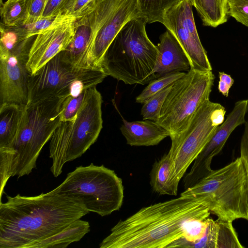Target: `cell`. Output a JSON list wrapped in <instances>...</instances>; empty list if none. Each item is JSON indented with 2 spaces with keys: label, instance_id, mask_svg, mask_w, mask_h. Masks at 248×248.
<instances>
[{
  "label": "cell",
  "instance_id": "1",
  "mask_svg": "<svg viewBox=\"0 0 248 248\" xmlns=\"http://www.w3.org/2000/svg\"><path fill=\"white\" fill-rule=\"evenodd\" d=\"M0 203V248H31L88 212L52 190L35 196H6Z\"/></svg>",
  "mask_w": 248,
  "mask_h": 248
},
{
  "label": "cell",
  "instance_id": "2",
  "mask_svg": "<svg viewBox=\"0 0 248 248\" xmlns=\"http://www.w3.org/2000/svg\"><path fill=\"white\" fill-rule=\"evenodd\" d=\"M208 208L184 196L144 207L120 220L100 248H167L183 238L187 224L209 218Z\"/></svg>",
  "mask_w": 248,
  "mask_h": 248
},
{
  "label": "cell",
  "instance_id": "3",
  "mask_svg": "<svg viewBox=\"0 0 248 248\" xmlns=\"http://www.w3.org/2000/svg\"><path fill=\"white\" fill-rule=\"evenodd\" d=\"M146 20L141 17L128 21L107 49L101 68L126 84L145 85L155 79L154 70L158 50L148 38Z\"/></svg>",
  "mask_w": 248,
  "mask_h": 248
},
{
  "label": "cell",
  "instance_id": "4",
  "mask_svg": "<svg viewBox=\"0 0 248 248\" xmlns=\"http://www.w3.org/2000/svg\"><path fill=\"white\" fill-rule=\"evenodd\" d=\"M65 97L46 99L27 106L13 146L11 148H0V159L6 164L10 177L29 175L36 168L43 147L61 122Z\"/></svg>",
  "mask_w": 248,
  "mask_h": 248
},
{
  "label": "cell",
  "instance_id": "5",
  "mask_svg": "<svg viewBox=\"0 0 248 248\" xmlns=\"http://www.w3.org/2000/svg\"><path fill=\"white\" fill-rule=\"evenodd\" d=\"M181 196L196 200L224 220H248V180L241 156L185 190Z\"/></svg>",
  "mask_w": 248,
  "mask_h": 248
},
{
  "label": "cell",
  "instance_id": "6",
  "mask_svg": "<svg viewBox=\"0 0 248 248\" xmlns=\"http://www.w3.org/2000/svg\"><path fill=\"white\" fill-rule=\"evenodd\" d=\"M52 191L75 200L88 213L102 217L119 210L124 197L122 180L115 171L93 163L77 167Z\"/></svg>",
  "mask_w": 248,
  "mask_h": 248
},
{
  "label": "cell",
  "instance_id": "7",
  "mask_svg": "<svg viewBox=\"0 0 248 248\" xmlns=\"http://www.w3.org/2000/svg\"><path fill=\"white\" fill-rule=\"evenodd\" d=\"M137 17V0H97L77 19L76 30L89 40L90 68L102 70L103 59L114 39L128 21Z\"/></svg>",
  "mask_w": 248,
  "mask_h": 248
},
{
  "label": "cell",
  "instance_id": "8",
  "mask_svg": "<svg viewBox=\"0 0 248 248\" xmlns=\"http://www.w3.org/2000/svg\"><path fill=\"white\" fill-rule=\"evenodd\" d=\"M107 75L101 70L76 67L61 52L29 77L28 105L41 100L77 96L102 82Z\"/></svg>",
  "mask_w": 248,
  "mask_h": 248
},
{
  "label": "cell",
  "instance_id": "9",
  "mask_svg": "<svg viewBox=\"0 0 248 248\" xmlns=\"http://www.w3.org/2000/svg\"><path fill=\"white\" fill-rule=\"evenodd\" d=\"M225 114L223 106L209 100L180 133L170 138L171 144L168 152L172 161L170 181L176 191L188 168L224 122Z\"/></svg>",
  "mask_w": 248,
  "mask_h": 248
},
{
  "label": "cell",
  "instance_id": "10",
  "mask_svg": "<svg viewBox=\"0 0 248 248\" xmlns=\"http://www.w3.org/2000/svg\"><path fill=\"white\" fill-rule=\"evenodd\" d=\"M212 71L191 68L172 84L156 122L168 131L170 138L180 133L207 101L214 84Z\"/></svg>",
  "mask_w": 248,
  "mask_h": 248
},
{
  "label": "cell",
  "instance_id": "11",
  "mask_svg": "<svg viewBox=\"0 0 248 248\" xmlns=\"http://www.w3.org/2000/svg\"><path fill=\"white\" fill-rule=\"evenodd\" d=\"M102 98L96 86L85 91L73 122L65 156L67 163L81 156L97 140L103 127Z\"/></svg>",
  "mask_w": 248,
  "mask_h": 248
},
{
  "label": "cell",
  "instance_id": "12",
  "mask_svg": "<svg viewBox=\"0 0 248 248\" xmlns=\"http://www.w3.org/2000/svg\"><path fill=\"white\" fill-rule=\"evenodd\" d=\"M162 24L174 36L185 51L190 62L191 68L212 71L207 52L197 32L192 6L187 0H182L169 9Z\"/></svg>",
  "mask_w": 248,
  "mask_h": 248
},
{
  "label": "cell",
  "instance_id": "13",
  "mask_svg": "<svg viewBox=\"0 0 248 248\" xmlns=\"http://www.w3.org/2000/svg\"><path fill=\"white\" fill-rule=\"evenodd\" d=\"M75 21L61 23L36 35L31 45L26 63L30 74L35 73L67 47L75 35Z\"/></svg>",
  "mask_w": 248,
  "mask_h": 248
},
{
  "label": "cell",
  "instance_id": "14",
  "mask_svg": "<svg viewBox=\"0 0 248 248\" xmlns=\"http://www.w3.org/2000/svg\"><path fill=\"white\" fill-rule=\"evenodd\" d=\"M30 73L26 64L0 46V106H27Z\"/></svg>",
  "mask_w": 248,
  "mask_h": 248
},
{
  "label": "cell",
  "instance_id": "15",
  "mask_svg": "<svg viewBox=\"0 0 248 248\" xmlns=\"http://www.w3.org/2000/svg\"><path fill=\"white\" fill-rule=\"evenodd\" d=\"M159 39L154 70L155 78L172 72L189 71L191 68L189 59L174 36L167 30Z\"/></svg>",
  "mask_w": 248,
  "mask_h": 248
},
{
  "label": "cell",
  "instance_id": "16",
  "mask_svg": "<svg viewBox=\"0 0 248 248\" xmlns=\"http://www.w3.org/2000/svg\"><path fill=\"white\" fill-rule=\"evenodd\" d=\"M248 109V99L235 103L232 111L224 122L217 126L212 138L201 151L204 158L212 160L221 152L233 131L237 126L245 123Z\"/></svg>",
  "mask_w": 248,
  "mask_h": 248
},
{
  "label": "cell",
  "instance_id": "17",
  "mask_svg": "<svg viewBox=\"0 0 248 248\" xmlns=\"http://www.w3.org/2000/svg\"><path fill=\"white\" fill-rule=\"evenodd\" d=\"M123 122L120 130L126 143L132 146L156 145L170 136L168 131L151 120L128 122L123 119Z\"/></svg>",
  "mask_w": 248,
  "mask_h": 248
},
{
  "label": "cell",
  "instance_id": "18",
  "mask_svg": "<svg viewBox=\"0 0 248 248\" xmlns=\"http://www.w3.org/2000/svg\"><path fill=\"white\" fill-rule=\"evenodd\" d=\"M232 221L210 218L205 236L192 248H243Z\"/></svg>",
  "mask_w": 248,
  "mask_h": 248
},
{
  "label": "cell",
  "instance_id": "19",
  "mask_svg": "<svg viewBox=\"0 0 248 248\" xmlns=\"http://www.w3.org/2000/svg\"><path fill=\"white\" fill-rule=\"evenodd\" d=\"M27 106L16 104L0 106V148L13 146L22 126Z\"/></svg>",
  "mask_w": 248,
  "mask_h": 248
},
{
  "label": "cell",
  "instance_id": "20",
  "mask_svg": "<svg viewBox=\"0 0 248 248\" xmlns=\"http://www.w3.org/2000/svg\"><path fill=\"white\" fill-rule=\"evenodd\" d=\"M73 122H61L50 139L49 157L52 160L50 170L56 177L62 172Z\"/></svg>",
  "mask_w": 248,
  "mask_h": 248
},
{
  "label": "cell",
  "instance_id": "21",
  "mask_svg": "<svg viewBox=\"0 0 248 248\" xmlns=\"http://www.w3.org/2000/svg\"><path fill=\"white\" fill-rule=\"evenodd\" d=\"M90 231L89 222L80 218L60 232L36 243L31 248H65L71 243L80 241Z\"/></svg>",
  "mask_w": 248,
  "mask_h": 248
},
{
  "label": "cell",
  "instance_id": "22",
  "mask_svg": "<svg viewBox=\"0 0 248 248\" xmlns=\"http://www.w3.org/2000/svg\"><path fill=\"white\" fill-rule=\"evenodd\" d=\"M195 7L204 26L216 28L227 22L228 0H187Z\"/></svg>",
  "mask_w": 248,
  "mask_h": 248
},
{
  "label": "cell",
  "instance_id": "23",
  "mask_svg": "<svg viewBox=\"0 0 248 248\" xmlns=\"http://www.w3.org/2000/svg\"><path fill=\"white\" fill-rule=\"evenodd\" d=\"M171 166V159L169 153L154 163L150 173V185L155 192L159 195H177L178 191L170 181Z\"/></svg>",
  "mask_w": 248,
  "mask_h": 248
},
{
  "label": "cell",
  "instance_id": "24",
  "mask_svg": "<svg viewBox=\"0 0 248 248\" xmlns=\"http://www.w3.org/2000/svg\"><path fill=\"white\" fill-rule=\"evenodd\" d=\"M182 0H137L140 17L147 23H162L166 12Z\"/></svg>",
  "mask_w": 248,
  "mask_h": 248
},
{
  "label": "cell",
  "instance_id": "25",
  "mask_svg": "<svg viewBox=\"0 0 248 248\" xmlns=\"http://www.w3.org/2000/svg\"><path fill=\"white\" fill-rule=\"evenodd\" d=\"M185 74L186 73L183 72H172L151 80L136 98V102L144 104L155 93L173 83Z\"/></svg>",
  "mask_w": 248,
  "mask_h": 248
},
{
  "label": "cell",
  "instance_id": "26",
  "mask_svg": "<svg viewBox=\"0 0 248 248\" xmlns=\"http://www.w3.org/2000/svg\"><path fill=\"white\" fill-rule=\"evenodd\" d=\"M27 0H21L9 4H3L1 16L3 24L7 26L23 23L27 14Z\"/></svg>",
  "mask_w": 248,
  "mask_h": 248
},
{
  "label": "cell",
  "instance_id": "27",
  "mask_svg": "<svg viewBox=\"0 0 248 248\" xmlns=\"http://www.w3.org/2000/svg\"><path fill=\"white\" fill-rule=\"evenodd\" d=\"M77 19V17L70 14L41 17L34 22L26 25L27 32L25 34V39L27 40L34 35H37L44 31L61 23L76 21Z\"/></svg>",
  "mask_w": 248,
  "mask_h": 248
},
{
  "label": "cell",
  "instance_id": "28",
  "mask_svg": "<svg viewBox=\"0 0 248 248\" xmlns=\"http://www.w3.org/2000/svg\"><path fill=\"white\" fill-rule=\"evenodd\" d=\"M173 83L155 93L144 104L141 109L143 120L157 122L159 118L162 107Z\"/></svg>",
  "mask_w": 248,
  "mask_h": 248
},
{
  "label": "cell",
  "instance_id": "29",
  "mask_svg": "<svg viewBox=\"0 0 248 248\" xmlns=\"http://www.w3.org/2000/svg\"><path fill=\"white\" fill-rule=\"evenodd\" d=\"M86 90L77 96L69 95L65 97L62 104L61 122L74 121L83 103Z\"/></svg>",
  "mask_w": 248,
  "mask_h": 248
},
{
  "label": "cell",
  "instance_id": "30",
  "mask_svg": "<svg viewBox=\"0 0 248 248\" xmlns=\"http://www.w3.org/2000/svg\"><path fill=\"white\" fill-rule=\"evenodd\" d=\"M77 0H46V6L41 17L69 14Z\"/></svg>",
  "mask_w": 248,
  "mask_h": 248
},
{
  "label": "cell",
  "instance_id": "31",
  "mask_svg": "<svg viewBox=\"0 0 248 248\" xmlns=\"http://www.w3.org/2000/svg\"><path fill=\"white\" fill-rule=\"evenodd\" d=\"M228 15L248 28V0H228Z\"/></svg>",
  "mask_w": 248,
  "mask_h": 248
},
{
  "label": "cell",
  "instance_id": "32",
  "mask_svg": "<svg viewBox=\"0 0 248 248\" xmlns=\"http://www.w3.org/2000/svg\"><path fill=\"white\" fill-rule=\"evenodd\" d=\"M46 2V0H27L26 17L23 24H31L41 18Z\"/></svg>",
  "mask_w": 248,
  "mask_h": 248
},
{
  "label": "cell",
  "instance_id": "33",
  "mask_svg": "<svg viewBox=\"0 0 248 248\" xmlns=\"http://www.w3.org/2000/svg\"><path fill=\"white\" fill-rule=\"evenodd\" d=\"M218 77V91L224 96L228 97L230 89L233 84L234 80L230 75L224 72H219Z\"/></svg>",
  "mask_w": 248,
  "mask_h": 248
},
{
  "label": "cell",
  "instance_id": "34",
  "mask_svg": "<svg viewBox=\"0 0 248 248\" xmlns=\"http://www.w3.org/2000/svg\"><path fill=\"white\" fill-rule=\"evenodd\" d=\"M240 156L244 162L248 180V121L245 123L244 131L240 142Z\"/></svg>",
  "mask_w": 248,
  "mask_h": 248
},
{
  "label": "cell",
  "instance_id": "35",
  "mask_svg": "<svg viewBox=\"0 0 248 248\" xmlns=\"http://www.w3.org/2000/svg\"><path fill=\"white\" fill-rule=\"evenodd\" d=\"M19 0H7L4 3V4H9V3H10L12 2H16V1H19Z\"/></svg>",
  "mask_w": 248,
  "mask_h": 248
},
{
  "label": "cell",
  "instance_id": "36",
  "mask_svg": "<svg viewBox=\"0 0 248 248\" xmlns=\"http://www.w3.org/2000/svg\"></svg>",
  "mask_w": 248,
  "mask_h": 248
}]
</instances>
